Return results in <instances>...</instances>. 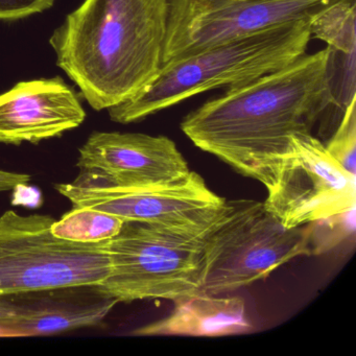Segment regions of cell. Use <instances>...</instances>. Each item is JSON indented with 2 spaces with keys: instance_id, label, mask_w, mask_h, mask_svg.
I'll list each match as a JSON object with an SVG mask.
<instances>
[{
  "instance_id": "8992f818",
  "label": "cell",
  "mask_w": 356,
  "mask_h": 356,
  "mask_svg": "<svg viewBox=\"0 0 356 356\" xmlns=\"http://www.w3.org/2000/svg\"><path fill=\"white\" fill-rule=\"evenodd\" d=\"M55 218L0 216V297L74 285H95L110 273L107 241L79 243L51 232Z\"/></svg>"
},
{
  "instance_id": "9c48e42d",
  "label": "cell",
  "mask_w": 356,
  "mask_h": 356,
  "mask_svg": "<svg viewBox=\"0 0 356 356\" xmlns=\"http://www.w3.org/2000/svg\"><path fill=\"white\" fill-rule=\"evenodd\" d=\"M56 189L74 208H88L124 222L160 225H200L216 218L226 199L216 195L197 172L177 184L163 186H114L85 172Z\"/></svg>"
},
{
  "instance_id": "ac0fdd59",
  "label": "cell",
  "mask_w": 356,
  "mask_h": 356,
  "mask_svg": "<svg viewBox=\"0 0 356 356\" xmlns=\"http://www.w3.org/2000/svg\"><path fill=\"white\" fill-rule=\"evenodd\" d=\"M324 145L333 159L356 176V99L348 106L339 126Z\"/></svg>"
},
{
  "instance_id": "7c38bea8",
  "label": "cell",
  "mask_w": 356,
  "mask_h": 356,
  "mask_svg": "<svg viewBox=\"0 0 356 356\" xmlns=\"http://www.w3.org/2000/svg\"><path fill=\"white\" fill-rule=\"evenodd\" d=\"M76 92L61 78L18 83L0 95V143H38L84 122Z\"/></svg>"
},
{
  "instance_id": "5b68a950",
  "label": "cell",
  "mask_w": 356,
  "mask_h": 356,
  "mask_svg": "<svg viewBox=\"0 0 356 356\" xmlns=\"http://www.w3.org/2000/svg\"><path fill=\"white\" fill-rule=\"evenodd\" d=\"M309 236L310 224L285 228L264 202L226 200L204 236L202 293H232L295 258L312 256Z\"/></svg>"
},
{
  "instance_id": "8fae6325",
  "label": "cell",
  "mask_w": 356,
  "mask_h": 356,
  "mask_svg": "<svg viewBox=\"0 0 356 356\" xmlns=\"http://www.w3.org/2000/svg\"><path fill=\"white\" fill-rule=\"evenodd\" d=\"M11 314L1 337H37L101 324L118 303L95 285H74L3 296Z\"/></svg>"
},
{
  "instance_id": "5bb4252c",
  "label": "cell",
  "mask_w": 356,
  "mask_h": 356,
  "mask_svg": "<svg viewBox=\"0 0 356 356\" xmlns=\"http://www.w3.org/2000/svg\"><path fill=\"white\" fill-rule=\"evenodd\" d=\"M326 109L321 118L320 134H332L348 106L356 99V51L327 47Z\"/></svg>"
},
{
  "instance_id": "9a60e30c",
  "label": "cell",
  "mask_w": 356,
  "mask_h": 356,
  "mask_svg": "<svg viewBox=\"0 0 356 356\" xmlns=\"http://www.w3.org/2000/svg\"><path fill=\"white\" fill-rule=\"evenodd\" d=\"M124 220L88 208H74L51 225L56 236L79 243L108 241L120 232Z\"/></svg>"
},
{
  "instance_id": "e0dca14e",
  "label": "cell",
  "mask_w": 356,
  "mask_h": 356,
  "mask_svg": "<svg viewBox=\"0 0 356 356\" xmlns=\"http://www.w3.org/2000/svg\"><path fill=\"white\" fill-rule=\"evenodd\" d=\"M355 233V208L310 222L309 248L312 255L330 251Z\"/></svg>"
},
{
  "instance_id": "44dd1931",
  "label": "cell",
  "mask_w": 356,
  "mask_h": 356,
  "mask_svg": "<svg viewBox=\"0 0 356 356\" xmlns=\"http://www.w3.org/2000/svg\"><path fill=\"white\" fill-rule=\"evenodd\" d=\"M11 314V308L8 305L7 302L0 297V321L8 318Z\"/></svg>"
},
{
  "instance_id": "ffe728a7",
  "label": "cell",
  "mask_w": 356,
  "mask_h": 356,
  "mask_svg": "<svg viewBox=\"0 0 356 356\" xmlns=\"http://www.w3.org/2000/svg\"><path fill=\"white\" fill-rule=\"evenodd\" d=\"M30 179L29 175L0 170V193L26 186L30 182Z\"/></svg>"
},
{
  "instance_id": "2e32d148",
  "label": "cell",
  "mask_w": 356,
  "mask_h": 356,
  "mask_svg": "<svg viewBox=\"0 0 356 356\" xmlns=\"http://www.w3.org/2000/svg\"><path fill=\"white\" fill-rule=\"evenodd\" d=\"M355 22L356 0H343L310 20V37L324 41L327 47L356 51Z\"/></svg>"
},
{
  "instance_id": "4fadbf2b",
  "label": "cell",
  "mask_w": 356,
  "mask_h": 356,
  "mask_svg": "<svg viewBox=\"0 0 356 356\" xmlns=\"http://www.w3.org/2000/svg\"><path fill=\"white\" fill-rule=\"evenodd\" d=\"M168 316L139 327L131 334L218 337L243 334L252 329L245 300L241 297H218L200 291L176 300Z\"/></svg>"
},
{
  "instance_id": "7a4b0ae2",
  "label": "cell",
  "mask_w": 356,
  "mask_h": 356,
  "mask_svg": "<svg viewBox=\"0 0 356 356\" xmlns=\"http://www.w3.org/2000/svg\"><path fill=\"white\" fill-rule=\"evenodd\" d=\"M170 0H85L54 32L57 65L97 110L124 103L163 65Z\"/></svg>"
},
{
  "instance_id": "30bf717a",
  "label": "cell",
  "mask_w": 356,
  "mask_h": 356,
  "mask_svg": "<svg viewBox=\"0 0 356 356\" xmlns=\"http://www.w3.org/2000/svg\"><path fill=\"white\" fill-rule=\"evenodd\" d=\"M81 172L114 186H163L191 170L175 141L141 133L95 132L81 147Z\"/></svg>"
},
{
  "instance_id": "ba28073f",
  "label": "cell",
  "mask_w": 356,
  "mask_h": 356,
  "mask_svg": "<svg viewBox=\"0 0 356 356\" xmlns=\"http://www.w3.org/2000/svg\"><path fill=\"white\" fill-rule=\"evenodd\" d=\"M264 202L287 229L343 213L356 206V176L312 134H296Z\"/></svg>"
},
{
  "instance_id": "277c9868",
  "label": "cell",
  "mask_w": 356,
  "mask_h": 356,
  "mask_svg": "<svg viewBox=\"0 0 356 356\" xmlns=\"http://www.w3.org/2000/svg\"><path fill=\"white\" fill-rule=\"evenodd\" d=\"M222 212L200 225L124 222L120 232L107 241L109 276L97 289L118 303L174 302L200 293L204 236Z\"/></svg>"
},
{
  "instance_id": "52a82bcc",
  "label": "cell",
  "mask_w": 356,
  "mask_h": 356,
  "mask_svg": "<svg viewBox=\"0 0 356 356\" xmlns=\"http://www.w3.org/2000/svg\"><path fill=\"white\" fill-rule=\"evenodd\" d=\"M343 0H170L163 64L270 28L312 20Z\"/></svg>"
},
{
  "instance_id": "3957f363",
  "label": "cell",
  "mask_w": 356,
  "mask_h": 356,
  "mask_svg": "<svg viewBox=\"0 0 356 356\" xmlns=\"http://www.w3.org/2000/svg\"><path fill=\"white\" fill-rule=\"evenodd\" d=\"M309 24H283L168 62L139 95L109 108L110 118L124 124L140 122L195 95L237 88L286 67L307 51Z\"/></svg>"
},
{
  "instance_id": "d6986e66",
  "label": "cell",
  "mask_w": 356,
  "mask_h": 356,
  "mask_svg": "<svg viewBox=\"0 0 356 356\" xmlns=\"http://www.w3.org/2000/svg\"><path fill=\"white\" fill-rule=\"evenodd\" d=\"M55 0H0V20H17L53 7Z\"/></svg>"
},
{
  "instance_id": "6da1fadb",
  "label": "cell",
  "mask_w": 356,
  "mask_h": 356,
  "mask_svg": "<svg viewBox=\"0 0 356 356\" xmlns=\"http://www.w3.org/2000/svg\"><path fill=\"white\" fill-rule=\"evenodd\" d=\"M327 57V47L305 54L229 89L189 112L181 130L195 147L268 188L293 135L312 134L326 109Z\"/></svg>"
}]
</instances>
